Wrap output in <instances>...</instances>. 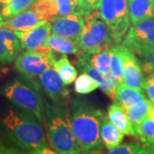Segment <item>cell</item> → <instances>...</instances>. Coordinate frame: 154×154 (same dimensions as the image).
Returning <instances> with one entry per match:
<instances>
[{
	"label": "cell",
	"instance_id": "obj_23",
	"mask_svg": "<svg viewBox=\"0 0 154 154\" xmlns=\"http://www.w3.org/2000/svg\"><path fill=\"white\" fill-rule=\"evenodd\" d=\"M53 68L58 73L61 79L66 86L75 81L77 77L76 69L72 65L65 55L63 56L59 60L55 61Z\"/></svg>",
	"mask_w": 154,
	"mask_h": 154
},
{
	"label": "cell",
	"instance_id": "obj_2",
	"mask_svg": "<svg viewBox=\"0 0 154 154\" xmlns=\"http://www.w3.org/2000/svg\"><path fill=\"white\" fill-rule=\"evenodd\" d=\"M2 123L7 136L20 148L33 151L48 146L43 127L27 111L10 108L3 116Z\"/></svg>",
	"mask_w": 154,
	"mask_h": 154
},
{
	"label": "cell",
	"instance_id": "obj_17",
	"mask_svg": "<svg viewBox=\"0 0 154 154\" xmlns=\"http://www.w3.org/2000/svg\"><path fill=\"white\" fill-rule=\"evenodd\" d=\"M107 117L111 122V123L116 127L122 134L137 137L133 124L128 118L124 110L118 103L115 102L109 107Z\"/></svg>",
	"mask_w": 154,
	"mask_h": 154
},
{
	"label": "cell",
	"instance_id": "obj_6",
	"mask_svg": "<svg viewBox=\"0 0 154 154\" xmlns=\"http://www.w3.org/2000/svg\"><path fill=\"white\" fill-rule=\"evenodd\" d=\"M97 11L110 28L114 44H121L129 29L128 0H101Z\"/></svg>",
	"mask_w": 154,
	"mask_h": 154
},
{
	"label": "cell",
	"instance_id": "obj_40",
	"mask_svg": "<svg viewBox=\"0 0 154 154\" xmlns=\"http://www.w3.org/2000/svg\"><path fill=\"white\" fill-rule=\"evenodd\" d=\"M148 149V148H147ZM149 151H150V152H152V154H154V147L153 148H152V149H148Z\"/></svg>",
	"mask_w": 154,
	"mask_h": 154
},
{
	"label": "cell",
	"instance_id": "obj_10",
	"mask_svg": "<svg viewBox=\"0 0 154 154\" xmlns=\"http://www.w3.org/2000/svg\"><path fill=\"white\" fill-rule=\"evenodd\" d=\"M48 21L44 12L34 3L28 10L22 11L15 17L6 19L3 27L15 32H24L36 28L41 23Z\"/></svg>",
	"mask_w": 154,
	"mask_h": 154
},
{
	"label": "cell",
	"instance_id": "obj_19",
	"mask_svg": "<svg viewBox=\"0 0 154 154\" xmlns=\"http://www.w3.org/2000/svg\"><path fill=\"white\" fill-rule=\"evenodd\" d=\"M145 99H146V98L142 94V91L129 88L124 84L117 85L116 87V100L122 109L129 108Z\"/></svg>",
	"mask_w": 154,
	"mask_h": 154
},
{
	"label": "cell",
	"instance_id": "obj_5",
	"mask_svg": "<svg viewBox=\"0 0 154 154\" xmlns=\"http://www.w3.org/2000/svg\"><path fill=\"white\" fill-rule=\"evenodd\" d=\"M1 94L13 105L34 116L39 122H43V99L32 84L22 80L11 81L2 88Z\"/></svg>",
	"mask_w": 154,
	"mask_h": 154
},
{
	"label": "cell",
	"instance_id": "obj_37",
	"mask_svg": "<svg viewBox=\"0 0 154 154\" xmlns=\"http://www.w3.org/2000/svg\"><path fill=\"white\" fill-rule=\"evenodd\" d=\"M4 22H5L4 17H2V15H1V13H0V28H2V27H3V25H4Z\"/></svg>",
	"mask_w": 154,
	"mask_h": 154
},
{
	"label": "cell",
	"instance_id": "obj_38",
	"mask_svg": "<svg viewBox=\"0 0 154 154\" xmlns=\"http://www.w3.org/2000/svg\"><path fill=\"white\" fill-rule=\"evenodd\" d=\"M9 1H10V0H0V4L3 5H6Z\"/></svg>",
	"mask_w": 154,
	"mask_h": 154
},
{
	"label": "cell",
	"instance_id": "obj_1",
	"mask_svg": "<svg viewBox=\"0 0 154 154\" xmlns=\"http://www.w3.org/2000/svg\"><path fill=\"white\" fill-rule=\"evenodd\" d=\"M69 111L72 130L83 153L102 151L100 126L105 117L103 110L87 100L75 99L72 100Z\"/></svg>",
	"mask_w": 154,
	"mask_h": 154
},
{
	"label": "cell",
	"instance_id": "obj_14",
	"mask_svg": "<svg viewBox=\"0 0 154 154\" xmlns=\"http://www.w3.org/2000/svg\"><path fill=\"white\" fill-rule=\"evenodd\" d=\"M21 50L22 45L17 32L0 28V62L7 63L15 60Z\"/></svg>",
	"mask_w": 154,
	"mask_h": 154
},
{
	"label": "cell",
	"instance_id": "obj_8",
	"mask_svg": "<svg viewBox=\"0 0 154 154\" xmlns=\"http://www.w3.org/2000/svg\"><path fill=\"white\" fill-rule=\"evenodd\" d=\"M122 45L146 58L154 50V19L133 25L123 37Z\"/></svg>",
	"mask_w": 154,
	"mask_h": 154
},
{
	"label": "cell",
	"instance_id": "obj_35",
	"mask_svg": "<svg viewBox=\"0 0 154 154\" xmlns=\"http://www.w3.org/2000/svg\"><path fill=\"white\" fill-rule=\"evenodd\" d=\"M137 154H152L150 151H149L147 148H143V147H141V149L139 151V152Z\"/></svg>",
	"mask_w": 154,
	"mask_h": 154
},
{
	"label": "cell",
	"instance_id": "obj_4",
	"mask_svg": "<svg viewBox=\"0 0 154 154\" xmlns=\"http://www.w3.org/2000/svg\"><path fill=\"white\" fill-rule=\"evenodd\" d=\"M85 18V27L76 43L84 53L94 55L102 50L110 48L114 44V38L110 28L99 16L98 11H94Z\"/></svg>",
	"mask_w": 154,
	"mask_h": 154
},
{
	"label": "cell",
	"instance_id": "obj_32",
	"mask_svg": "<svg viewBox=\"0 0 154 154\" xmlns=\"http://www.w3.org/2000/svg\"><path fill=\"white\" fill-rule=\"evenodd\" d=\"M0 154H23L19 150L15 148L8 147L5 145L0 144Z\"/></svg>",
	"mask_w": 154,
	"mask_h": 154
},
{
	"label": "cell",
	"instance_id": "obj_16",
	"mask_svg": "<svg viewBox=\"0 0 154 154\" xmlns=\"http://www.w3.org/2000/svg\"><path fill=\"white\" fill-rule=\"evenodd\" d=\"M128 17L133 25L154 19V0H128Z\"/></svg>",
	"mask_w": 154,
	"mask_h": 154
},
{
	"label": "cell",
	"instance_id": "obj_22",
	"mask_svg": "<svg viewBox=\"0 0 154 154\" xmlns=\"http://www.w3.org/2000/svg\"><path fill=\"white\" fill-rule=\"evenodd\" d=\"M151 107L152 105L148 99H146L136 105L123 110L125 111L128 118L133 124L134 128H135L139 124H140L145 119L148 117Z\"/></svg>",
	"mask_w": 154,
	"mask_h": 154
},
{
	"label": "cell",
	"instance_id": "obj_34",
	"mask_svg": "<svg viewBox=\"0 0 154 154\" xmlns=\"http://www.w3.org/2000/svg\"><path fill=\"white\" fill-rule=\"evenodd\" d=\"M100 2H101V0H86L87 7H88V9L91 12L94 11H96L98 9Z\"/></svg>",
	"mask_w": 154,
	"mask_h": 154
},
{
	"label": "cell",
	"instance_id": "obj_20",
	"mask_svg": "<svg viewBox=\"0 0 154 154\" xmlns=\"http://www.w3.org/2000/svg\"><path fill=\"white\" fill-rule=\"evenodd\" d=\"M125 64V47L116 45L110 47V73L117 85L123 84Z\"/></svg>",
	"mask_w": 154,
	"mask_h": 154
},
{
	"label": "cell",
	"instance_id": "obj_41",
	"mask_svg": "<svg viewBox=\"0 0 154 154\" xmlns=\"http://www.w3.org/2000/svg\"><path fill=\"white\" fill-rule=\"evenodd\" d=\"M39 1H51V0H35V2H39Z\"/></svg>",
	"mask_w": 154,
	"mask_h": 154
},
{
	"label": "cell",
	"instance_id": "obj_24",
	"mask_svg": "<svg viewBox=\"0 0 154 154\" xmlns=\"http://www.w3.org/2000/svg\"><path fill=\"white\" fill-rule=\"evenodd\" d=\"M136 136L145 145V147L152 149L154 147V121L146 118L135 128Z\"/></svg>",
	"mask_w": 154,
	"mask_h": 154
},
{
	"label": "cell",
	"instance_id": "obj_29",
	"mask_svg": "<svg viewBox=\"0 0 154 154\" xmlns=\"http://www.w3.org/2000/svg\"><path fill=\"white\" fill-rule=\"evenodd\" d=\"M142 91L146 94L151 105L154 106V73L146 75L143 79Z\"/></svg>",
	"mask_w": 154,
	"mask_h": 154
},
{
	"label": "cell",
	"instance_id": "obj_21",
	"mask_svg": "<svg viewBox=\"0 0 154 154\" xmlns=\"http://www.w3.org/2000/svg\"><path fill=\"white\" fill-rule=\"evenodd\" d=\"M43 47H45L51 51H55L63 55H77L81 52L76 41L57 37L52 34H51L49 38H47Z\"/></svg>",
	"mask_w": 154,
	"mask_h": 154
},
{
	"label": "cell",
	"instance_id": "obj_15",
	"mask_svg": "<svg viewBox=\"0 0 154 154\" xmlns=\"http://www.w3.org/2000/svg\"><path fill=\"white\" fill-rule=\"evenodd\" d=\"M143 75L140 63L134 53L125 48V64L123 84L129 88L142 91Z\"/></svg>",
	"mask_w": 154,
	"mask_h": 154
},
{
	"label": "cell",
	"instance_id": "obj_18",
	"mask_svg": "<svg viewBox=\"0 0 154 154\" xmlns=\"http://www.w3.org/2000/svg\"><path fill=\"white\" fill-rule=\"evenodd\" d=\"M100 138L105 147L110 150L121 145L124 139V134L114 126L107 116H105L100 126Z\"/></svg>",
	"mask_w": 154,
	"mask_h": 154
},
{
	"label": "cell",
	"instance_id": "obj_30",
	"mask_svg": "<svg viewBox=\"0 0 154 154\" xmlns=\"http://www.w3.org/2000/svg\"><path fill=\"white\" fill-rule=\"evenodd\" d=\"M145 59H146V62L143 64L144 72L146 75L154 73V50Z\"/></svg>",
	"mask_w": 154,
	"mask_h": 154
},
{
	"label": "cell",
	"instance_id": "obj_12",
	"mask_svg": "<svg viewBox=\"0 0 154 154\" xmlns=\"http://www.w3.org/2000/svg\"><path fill=\"white\" fill-rule=\"evenodd\" d=\"M39 82L45 93L54 103H60L61 100L65 99L69 94L66 85L53 67L39 76Z\"/></svg>",
	"mask_w": 154,
	"mask_h": 154
},
{
	"label": "cell",
	"instance_id": "obj_33",
	"mask_svg": "<svg viewBox=\"0 0 154 154\" xmlns=\"http://www.w3.org/2000/svg\"><path fill=\"white\" fill-rule=\"evenodd\" d=\"M29 154H58L56 151H53L51 149H50L48 146L46 147H42V148L36 149L31 151V152Z\"/></svg>",
	"mask_w": 154,
	"mask_h": 154
},
{
	"label": "cell",
	"instance_id": "obj_26",
	"mask_svg": "<svg viewBox=\"0 0 154 154\" xmlns=\"http://www.w3.org/2000/svg\"><path fill=\"white\" fill-rule=\"evenodd\" d=\"M91 63L92 65L96 68L100 73L105 75H110V47L105 48L96 53L91 57Z\"/></svg>",
	"mask_w": 154,
	"mask_h": 154
},
{
	"label": "cell",
	"instance_id": "obj_31",
	"mask_svg": "<svg viewBox=\"0 0 154 154\" xmlns=\"http://www.w3.org/2000/svg\"><path fill=\"white\" fill-rule=\"evenodd\" d=\"M76 3L79 7V12L82 15L83 17H87L91 13V11H89L87 7V4H86V0H73ZM93 12V11H92Z\"/></svg>",
	"mask_w": 154,
	"mask_h": 154
},
{
	"label": "cell",
	"instance_id": "obj_11",
	"mask_svg": "<svg viewBox=\"0 0 154 154\" xmlns=\"http://www.w3.org/2000/svg\"><path fill=\"white\" fill-rule=\"evenodd\" d=\"M85 18L79 12L51 21V34L76 41L85 27Z\"/></svg>",
	"mask_w": 154,
	"mask_h": 154
},
{
	"label": "cell",
	"instance_id": "obj_36",
	"mask_svg": "<svg viewBox=\"0 0 154 154\" xmlns=\"http://www.w3.org/2000/svg\"><path fill=\"white\" fill-rule=\"evenodd\" d=\"M148 118H150V119H152V120L154 121V106H152V107L150 109V111H149Z\"/></svg>",
	"mask_w": 154,
	"mask_h": 154
},
{
	"label": "cell",
	"instance_id": "obj_3",
	"mask_svg": "<svg viewBox=\"0 0 154 154\" xmlns=\"http://www.w3.org/2000/svg\"><path fill=\"white\" fill-rule=\"evenodd\" d=\"M47 138L58 154H82L71 127L70 111L65 105H47L45 108Z\"/></svg>",
	"mask_w": 154,
	"mask_h": 154
},
{
	"label": "cell",
	"instance_id": "obj_27",
	"mask_svg": "<svg viewBox=\"0 0 154 154\" xmlns=\"http://www.w3.org/2000/svg\"><path fill=\"white\" fill-rule=\"evenodd\" d=\"M98 88V84L85 73L81 74L75 81L74 89L78 94H88Z\"/></svg>",
	"mask_w": 154,
	"mask_h": 154
},
{
	"label": "cell",
	"instance_id": "obj_39",
	"mask_svg": "<svg viewBox=\"0 0 154 154\" xmlns=\"http://www.w3.org/2000/svg\"><path fill=\"white\" fill-rule=\"evenodd\" d=\"M82 154H103V152L100 151V152H93V153H82Z\"/></svg>",
	"mask_w": 154,
	"mask_h": 154
},
{
	"label": "cell",
	"instance_id": "obj_9",
	"mask_svg": "<svg viewBox=\"0 0 154 154\" xmlns=\"http://www.w3.org/2000/svg\"><path fill=\"white\" fill-rule=\"evenodd\" d=\"M89 56L91 55L86 54L83 51L77 54V66L79 69L91 77L108 97H110L112 100H116L117 83L114 77L112 75L106 76L94 68L91 63V57Z\"/></svg>",
	"mask_w": 154,
	"mask_h": 154
},
{
	"label": "cell",
	"instance_id": "obj_28",
	"mask_svg": "<svg viewBox=\"0 0 154 154\" xmlns=\"http://www.w3.org/2000/svg\"><path fill=\"white\" fill-rule=\"evenodd\" d=\"M141 149L140 144L138 142H128L110 149L106 154H137Z\"/></svg>",
	"mask_w": 154,
	"mask_h": 154
},
{
	"label": "cell",
	"instance_id": "obj_7",
	"mask_svg": "<svg viewBox=\"0 0 154 154\" xmlns=\"http://www.w3.org/2000/svg\"><path fill=\"white\" fill-rule=\"evenodd\" d=\"M55 61L52 51L45 47H42L20 53L15 59V68L17 72L24 77L34 79L52 68Z\"/></svg>",
	"mask_w": 154,
	"mask_h": 154
},
{
	"label": "cell",
	"instance_id": "obj_25",
	"mask_svg": "<svg viewBox=\"0 0 154 154\" xmlns=\"http://www.w3.org/2000/svg\"><path fill=\"white\" fill-rule=\"evenodd\" d=\"M35 0H10L3 5L1 15L5 19L15 17L33 5Z\"/></svg>",
	"mask_w": 154,
	"mask_h": 154
},
{
	"label": "cell",
	"instance_id": "obj_13",
	"mask_svg": "<svg viewBox=\"0 0 154 154\" xmlns=\"http://www.w3.org/2000/svg\"><path fill=\"white\" fill-rule=\"evenodd\" d=\"M22 49L34 51L42 48L51 34V22H45L36 28L24 32H17Z\"/></svg>",
	"mask_w": 154,
	"mask_h": 154
}]
</instances>
